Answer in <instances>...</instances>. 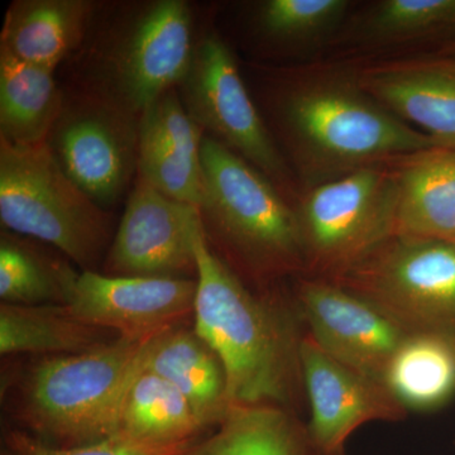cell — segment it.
I'll list each match as a JSON object with an SVG mask.
<instances>
[{
    "instance_id": "cell-1",
    "label": "cell",
    "mask_w": 455,
    "mask_h": 455,
    "mask_svg": "<svg viewBox=\"0 0 455 455\" xmlns=\"http://www.w3.org/2000/svg\"><path fill=\"white\" fill-rule=\"evenodd\" d=\"M271 109L307 188L438 147L343 73L296 75L278 83Z\"/></svg>"
},
{
    "instance_id": "cell-2",
    "label": "cell",
    "mask_w": 455,
    "mask_h": 455,
    "mask_svg": "<svg viewBox=\"0 0 455 455\" xmlns=\"http://www.w3.org/2000/svg\"><path fill=\"white\" fill-rule=\"evenodd\" d=\"M196 283L194 329L223 364L230 405L289 410L302 382V338L291 320L244 286L205 229L196 243Z\"/></svg>"
},
{
    "instance_id": "cell-3",
    "label": "cell",
    "mask_w": 455,
    "mask_h": 455,
    "mask_svg": "<svg viewBox=\"0 0 455 455\" xmlns=\"http://www.w3.org/2000/svg\"><path fill=\"white\" fill-rule=\"evenodd\" d=\"M152 337H116L85 352L36 362L20 379L18 415L53 445L74 447L116 436L123 401Z\"/></svg>"
},
{
    "instance_id": "cell-4",
    "label": "cell",
    "mask_w": 455,
    "mask_h": 455,
    "mask_svg": "<svg viewBox=\"0 0 455 455\" xmlns=\"http://www.w3.org/2000/svg\"><path fill=\"white\" fill-rule=\"evenodd\" d=\"M196 44L188 2L123 5L84 52L80 88L140 116L161 95L178 88Z\"/></svg>"
},
{
    "instance_id": "cell-5",
    "label": "cell",
    "mask_w": 455,
    "mask_h": 455,
    "mask_svg": "<svg viewBox=\"0 0 455 455\" xmlns=\"http://www.w3.org/2000/svg\"><path fill=\"white\" fill-rule=\"evenodd\" d=\"M202 164L199 211L208 239L259 276L307 267L298 212L267 176L208 134Z\"/></svg>"
},
{
    "instance_id": "cell-6",
    "label": "cell",
    "mask_w": 455,
    "mask_h": 455,
    "mask_svg": "<svg viewBox=\"0 0 455 455\" xmlns=\"http://www.w3.org/2000/svg\"><path fill=\"white\" fill-rule=\"evenodd\" d=\"M0 220L3 229L50 244L83 271H97L114 238L109 212L66 175L46 145L2 139Z\"/></svg>"
},
{
    "instance_id": "cell-7",
    "label": "cell",
    "mask_w": 455,
    "mask_h": 455,
    "mask_svg": "<svg viewBox=\"0 0 455 455\" xmlns=\"http://www.w3.org/2000/svg\"><path fill=\"white\" fill-rule=\"evenodd\" d=\"M372 304L407 334L455 340V244L391 236L331 281Z\"/></svg>"
},
{
    "instance_id": "cell-8",
    "label": "cell",
    "mask_w": 455,
    "mask_h": 455,
    "mask_svg": "<svg viewBox=\"0 0 455 455\" xmlns=\"http://www.w3.org/2000/svg\"><path fill=\"white\" fill-rule=\"evenodd\" d=\"M394 163L307 188L296 209L307 267L337 280L395 235Z\"/></svg>"
},
{
    "instance_id": "cell-9",
    "label": "cell",
    "mask_w": 455,
    "mask_h": 455,
    "mask_svg": "<svg viewBox=\"0 0 455 455\" xmlns=\"http://www.w3.org/2000/svg\"><path fill=\"white\" fill-rule=\"evenodd\" d=\"M178 92L182 104L205 134L267 176L289 187L291 172L248 92L232 49L218 33L196 40Z\"/></svg>"
},
{
    "instance_id": "cell-10",
    "label": "cell",
    "mask_w": 455,
    "mask_h": 455,
    "mask_svg": "<svg viewBox=\"0 0 455 455\" xmlns=\"http://www.w3.org/2000/svg\"><path fill=\"white\" fill-rule=\"evenodd\" d=\"M140 119L79 88L65 94L61 113L44 145L66 175L108 212L137 178Z\"/></svg>"
},
{
    "instance_id": "cell-11",
    "label": "cell",
    "mask_w": 455,
    "mask_h": 455,
    "mask_svg": "<svg viewBox=\"0 0 455 455\" xmlns=\"http://www.w3.org/2000/svg\"><path fill=\"white\" fill-rule=\"evenodd\" d=\"M199 208L164 196L137 175L108 250L104 275L196 278Z\"/></svg>"
},
{
    "instance_id": "cell-12",
    "label": "cell",
    "mask_w": 455,
    "mask_h": 455,
    "mask_svg": "<svg viewBox=\"0 0 455 455\" xmlns=\"http://www.w3.org/2000/svg\"><path fill=\"white\" fill-rule=\"evenodd\" d=\"M298 302L311 339L326 355L385 386L388 364L410 334L364 299L324 278L302 281Z\"/></svg>"
},
{
    "instance_id": "cell-13",
    "label": "cell",
    "mask_w": 455,
    "mask_h": 455,
    "mask_svg": "<svg viewBox=\"0 0 455 455\" xmlns=\"http://www.w3.org/2000/svg\"><path fill=\"white\" fill-rule=\"evenodd\" d=\"M196 278L114 277L79 272L66 307L85 322L119 337L146 338L181 325L194 314Z\"/></svg>"
},
{
    "instance_id": "cell-14",
    "label": "cell",
    "mask_w": 455,
    "mask_h": 455,
    "mask_svg": "<svg viewBox=\"0 0 455 455\" xmlns=\"http://www.w3.org/2000/svg\"><path fill=\"white\" fill-rule=\"evenodd\" d=\"M300 364L310 403L307 433L317 455H343L347 439L370 421L405 418L386 386L335 361L310 335L301 339Z\"/></svg>"
},
{
    "instance_id": "cell-15",
    "label": "cell",
    "mask_w": 455,
    "mask_h": 455,
    "mask_svg": "<svg viewBox=\"0 0 455 455\" xmlns=\"http://www.w3.org/2000/svg\"><path fill=\"white\" fill-rule=\"evenodd\" d=\"M205 132L170 89L140 119L139 171L156 190L199 208L204 194L202 145Z\"/></svg>"
},
{
    "instance_id": "cell-16",
    "label": "cell",
    "mask_w": 455,
    "mask_h": 455,
    "mask_svg": "<svg viewBox=\"0 0 455 455\" xmlns=\"http://www.w3.org/2000/svg\"><path fill=\"white\" fill-rule=\"evenodd\" d=\"M358 79L401 121L412 123L438 147L455 149V68L431 60L374 68Z\"/></svg>"
},
{
    "instance_id": "cell-17",
    "label": "cell",
    "mask_w": 455,
    "mask_h": 455,
    "mask_svg": "<svg viewBox=\"0 0 455 455\" xmlns=\"http://www.w3.org/2000/svg\"><path fill=\"white\" fill-rule=\"evenodd\" d=\"M99 5L92 0H16L0 33V52L55 71L84 46Z\"/></svg>"
},
{
    "instance_id": "cell-18",
    "label": "cell",
    "mask_w": 455,
    "mask_h": 455,
    "mask_svg": "<svg viewBox=\"0 0 455 455\" xmlns=\"http://www.w3.org/2000/svg\"><path fill=\"white\" fill-rule=\"evenodd\" d=\"M395 235L455 242V149L434 147L394 161Z\"/></svg>"
},
{
    "instance_id": "cell-19",
    "label": "cell",
    "mask_w": 455,
    "mask_h": 455,
    "mask_svg": "<svg viewBox=\"0 0 455 455\" xmlns=\"http://www.w3.org/2000/svg\"><path fill=\"white\" fill-rule=\"evenodd\" d=\"M140 370L163 377L188 401L204 427L220 425L230 407L226 371L196 329H166L147 341Z\"/></svg>"
},
{
    "instance_id": "cell-20",
    "label": "cell",
    "mask_w": 455,
    "mask_h": 455,
    "mask_svg": "<svg viewBox=\"0 0 455 455\" xmlns=\"http://www.w3.org/2000/svg\"><path fill=\"white\" fill-rule=\"evenodd\" d=\"M64 100L55 71L0 52V139L16 146L44 145Z\"/></svg>"
},
{
    "instance_id": "cell-21",
    "label": "cell",
    "mask_w": 455,
    "mask_h": 455,
    "mask_svg": "<svg viewBox=\"0 0 455 455\" xmlns=\"http://www.w3.org/2000/svg\"><path fill=\"white\" fill-rule=\"evenodd\" d=\"M339 36L368 49L409 44L455 47V0H382L353 18Z\"/></svg>"
},
{
    "instance_id": "cell-22",
    "label": "cell",
    "mask_w": 455,
    "mask_h": 455,
    "mask_svg": "<svg viewBox=\"0 0 455 455\" xmlns=\"http://www.w3.org/2000/svg\"><path fill=\"white\" fill-rule=\"evenodd\" d=\"M307 429L276 405H230L217 433L180 455H313Z\"/></svg>"
},
{
    "instance_id": "cell-23",
    "label": "cell",
    "mask_w": 455,
    "mask_h": 455,
    "mask_svg": "<svg viewBox=\"0 0 455 455\" xmlns=\"http://www.w3.org/2000/svg\"><path fill=\"white\" fill-rule=\"evenodd\" d=\"M383 383L406 411L442 409L455 397V340L409 335L388 364Z\"/></svg>"
},
{
    "instance_id": "cell-24",
    "label": "cell",
    "mask_w": 455,
    "mask_h": 455,
    "mask_svg": "<svg viewBox=\"0 0 455 455\" xmlns=\"http://www.w3.org/2000/svg\"><path fill=\"white\" fill-rule=\"evenodd\" d=\"M113 331L86 324L66 305H0V353L74 355L109 341Z\"/></svg>"
},
{
    "instance_id": "cell-25",
    "label": "cell",
    "mask_w": 455,
    "mask_h": 455,
    "mask_svg": "<svg viewBox=\"0 0 455 455\" xmlns=\"http://www.w3.org/2000/svg\"><path fill=\"white\" fill-rule=\"evenodd\" d=\"M205 427L193 407L169 381L140 370L125 394L118 434L142 442H193Z\"/></svg>"
},
{
    "instance_id": "cell-26",
    "label": "cell",
    "mask_w": 455,
    "mask_h": 455,
    "mask_svg": "<svg viewBox=\"0 0 455 455\" xmlns=\"http://www.w3.org/2000/svg\"><path fill=\"white\" fill-rule=\"evenodd\" d=\"M79 272L68 260L52 259L16 233L3 230L0 241V299L20 307L66 305Z\"/></svg>"
},
{
    "instance_id": "cell-27",
    "label": "cell",
    "mask_w": 455,
    "mask_h": 455,
    "mask_svg": "<svg viewBox=\"0 0 455 455\" xmlns=\"http://www.w3.org/2000/svg\"><path fill=\"white\" fill-rule=\"evenodd\" d=\"M348 0H263L252 7L256 37L271 49L307 50L339 36Z\"/></svg>"
},
{
    "instance_id": "cell-28",
    "label": "cell",
    "mask_w": 455,
    "mask_h": 455,
    "mask_svg": "<svg viewBox=\"0 0 455 455\" xmlns=\"http://www.w3.org/2000/svg\"><path fill=\"white\" fill-rule=\"evenodd\" d=\"M196 442H142L118 435L92 444L62 447L16 430L7 434L3 455H180Z\"/></svg>"
},
{
    "instance_id": "cell-29",
    "label": "cell",
    "mask_w": 455,
    "mask_h": 455,
    "mask_svg": "<svg viewBox=\"0 0 455 455\" xmlns=\"http://www.w3.org/2000/svg\"><path fill=\"white\" fill-rule=\"evenodd\" d=\"M433 61L455 68V47H449V49L445 50L442 55L435 57Z\"/></svg>"
},
{
    "instance_id": "cell-30",
    "label": "cell",
    "mask_w": 455,
    "mask_h": 455,
    "mask_svg": "<svg viewBox=\"0 0 455 455\" xmlns=\"http://www.w3.org/2000/svg\"><path fill=\"white\" fill-rule=\"evenodd\" d=\"M454 244H455V242H454Z\"/></svg>"
}]
</instances>
